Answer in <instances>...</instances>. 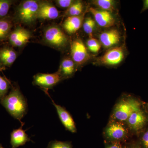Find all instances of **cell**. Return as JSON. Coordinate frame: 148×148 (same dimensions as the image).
Returning a JSON list of instances; mask_svg holds the SVG:
<instances>
[{
	"mask_svg": "<svg viewBox=\"0 0 148 148\" xmlns=\"http://www.w3.org/2000/svg\"><path fill=\"white\" fill-rule=\"evenodd\" d=\"M0 102L9 113L19 121H21L27 114V101L18 87L12 88L9 93Z\"/></svg>",
	"mask_w": 148,
	"mask_h": 148,
	"instance_id": "1",
	"label": "cell"
},
{
	"mask_svg": "<svg viewBox=\"0 0 148 148\" xmlns=\"http://www.w3.org/2000/svg\"><path fill=\"white\" fill-rule=\"evenodd\" d=\"M140 109L141 104L135 98L132 97L122 98L114 108L112 118L114 121L126 122L132 113Z\"/></svg>",
	"mask_w": 148,
	"mask_h": 148,
	"instance_id": "2",
	"label": "cell"
},
{
	"mask_svg": "<svg viewBox=\"0 0 148 148\" xmlns=\"http://www.w3.org/2000/svg\"><path fill=\"white\" fill-rule=\"evenodd\" d=\"M40 2L35 0L24 1L18 5L16 11V18L21 23L32 24L37 19Z\"/></svg>",
	"mask_w": 148,
	"mask_h": 148,
	"instance_id": "3",
	"label": "cell"
},
{
	"mask_svg": "<svg viewBox=\"0 0 148 148\" xmlns=\"http://www.w3.org/2000/svg\"><path fill=\"white\" fill-rule=\"evenodd\" d=\"M45 42L56 48L62 49L67 45L68 38L64 31L58 26L47 27L44 33Z\"/></svg>",
	"mask_w": 148,
	"mask_h": 148,
	"instance_id": "4",
	"label": "cell"
},
{
	"mask_svg": "<svg viewBox=\"0 0 148 148\" xmlns=\"http://www.w3.org/2000/svg\"><path fill=\"white\" fill-rule=\"evenodd\" d=\"M62 79L58 72L52 74L38 73L34 77L33 83L47 93L49 89L52 88Z\"/></svg>",
	"mask_w": 148,
	"mask_h": 148,
	"instance_id": "5",
	"label": "cell"
},
{
	"mask_svg": "<svg viewBox=\"0 0 148 148\" xmlns=\"http://www.w3.org/2000/svg\"><path fill=\"white\" fill-rule=\"evenodd\" d=\"M71 55L75 64L79 66L84 64L90 58L87 47L80 39L72 42L71 45Z\"/></svg>",
	"mask_w": 148,
	"mask_h": 148,
	"instance_id": "6",
	"label": "cell"
},
{
	"mask_svg": "<svg viewBox=\"0 0 148 148\" xmlns=\"http://www.w3.org/2000/svg\"><path fill=\"white\" fill-rule=\"evenodd\" d=\"M123 123L114 121L108 125L104 131L106 138L112 142H119L125 139L127 130Z\"/></svg>",
	"mask_w": 148,
	"mask_h": 148,
	"instance_id": "7",
	"label": "cell"
},
{
	"mask_svg": "<svg viewBox=\"0 0 148 148\" xmlns=\"http://www.w3.org/2000/svg\"><path fill=\"white\" fill-rule=\"evenodd\" d=\"M124 51L122 47H116L109 49L98 58L100 64L106 66H116L120 64L124 58Z\"/></svg>",
	"mask_w": 148,
	"mask_h": 148,
	"instance_id": "8",
	"label": "cell"
},
{
	"mask_svg": "<svg viewBox=\"0 0 148 148\" xmlns=\"http://www.w3.org/2000/svg\"><path fill=\"white\" fill-rule=\"evenodd\" d=\"M89 11L92 14L96 23L103 28L113 27L116 20L112 12L91 7Z\"/></svg>",
	"mask_w": 148,
	"mask_h": 148,
	"instance_id": "9",
	"label": "cell"
},
{
	"mask_svg": "<svg viewBox=\"0 0 148 148\" xmlns=\"http://www.w3.org/2000/svg\"><path fill=\"white\" fill-rule=\"evenodd\" d=\"M32 37L31 33L27 29L17 27L11 32L8 38L11 44L16 47H21L26 45Z\"/></svg>",
	"mask_w": 148,
	"mask_h": 148,
	"instance_id": "10",
	"label": "cell"
},
{
	"mask_svg": "<svg viewBox=\"0 0 148 148\" xmlns=\"http://www.w3.org/2000/svg\"><path fill=\"white\" fill-rule=\"evenodd\" d=\"M121 36L119 31L116 29H111L102 32L99 36L101 44L106 48L116 45L120 41Z\"/></svg>",
	"mask_w": 148,
	"mask_h": 148,
	"instance_id": "11",
	"label": "cell"
},
{
	"mask_svg": "<svg viewBox=\"0 0 148 148\" xmlns=\"http://www.w3.org/2000/svg\"><path fill=\"white\" fill-rule=\"evenodd\" d=\"M147 121L145 114L141 109L132 113L126 122L130 129L134 131H138L145 126Z\"/></svg>",
	"mask_w": 148,
	"mask_h": 148,
	"instance_id": "12",
	"label": "cell"
},
{
	"mask_svg": "<svg viewBox=\"0 0 148 148\" xmlns=\"http://www.w3.org/2000/svg\"><path fill=\"white\" fill-rule=\"evenodd\" d=\"M52 100V102L56 109L59 119L62 124L66 129L72 133L77 132V128L74 120L70 113L65 108L60 105H57Z\"/></svg>",
	"mask_w": 148,
	"mask_h": 148,
	"instance_id": "13",
	"label": "cell"
},
{
	"mask_svg": "<svg viewBox=\"0 0 148 148\" xmlns=\"http://www.w3.org/2000/svg\"><path fill=\"white\" fill-rule=\"evenodd\" d=\"M59 15V11L52 4L47 1L40 2L37 18L52 20L56 19Z\"/></svg>",
	"mask_w": 148,
	"mask_h": 148,
	"instance_id": "14",
	"label": "cell"
},
{
	"mask_svg": "<svg viewBox=\"0 0 148 148\" xmlns=\"http://www.w3.org/2000/svg\"><path fill=\"white\" fill-rule=\"evenodd\" d=\"M83 15L68 16L64 21L63 27L64 30L69 34H73L78 31L83 25Z\"/></svg>",
	"mask_w": 148,
	"mask_h": 148,
	"instance_id": "15",
	"label": "cell"
},
{
	"mask_svg": "<svg viewBox=\"0 0 148 148\" xmlns=\"http://www.w3.org/2000/svg\"><path fill=\"white\" fill-rule=\"evenodd\" d=\"M22 126L18 129L14 130L11 133L10 143L12 148H17L31 141Z\"/></svg>",
	"mask_w": 148,
	"mask_h": 148,
	"instance_id": "16",
	"label": "cell"
},
{
	"mask_svg": "<svg viewBox=\"0 0 148 148\" xmlns=\"http://www.w3.org/2000/svg\"><path fill=\"white\" fill-rule=\"evenodd\" d=\"M17 54L13 49L5 47L0 49V61L3 66L10 67L14 63Z\"/></svg>",
	"mask_w": 148,
	"mask_h": 148,
	"instance_id": "17",
	"label": "cell"
},
{
	"mask_svg": "<svg viewBox=\"0 0 148 148\" xmlns=\"http://www.w3.org/2000/svg\"><path fill=\"white\" fill-rule=\"evenodd\" d=\"M75 69V64L72 58H64L61 62L58 73L62 79L72 76Z\"/></svg>",
	"mask_w": 148,
	"mask_h": 148,
	"instance_id": "18",
	"label": "cell"
},
{
	"mask_svg": "<svg viewBox=\"0 0 148 148\" xmlns=\"http://www.w3.org/2000/svg\"><path fill=\"white\" fill-rule=\"evenodd\" d=\"M12 27V22L8 18H0V40L8 38Z\"/></svg>",
	"mask_w": 148,
	"mask_h": 148,
	"instance_id": "19",
	"label": "cell"
},
{
	"mask_svg": "<svg viewBox=\"0 0 148 148\" xmlns=\"http://www.w3.org/2000/svg\"><path fill=\"white\" fill-rule=\"evenodd\" d=\"M92 3L101 10L112 13L115 10V1L113 0H95L92 1Z\"/></svg>",
	"mask_w": 148,
	"mask_h": 148,
	"instance_id": "20",
	"label": "cell"
},
{
	"mask_svg": "<svg viewBox=\"0 0 148 148\" xmlns=\"http://www.w3.org/2000/svg\"><path fill=\"white\" fill-rule=\"evenodd\" d=\"M84 9V4L81 1H75L66 12V14L68 16H78L82 15Z\"/></svg>",
	"mask_w": 148,
	"mask_h": 148,
	"instance_id": "21",
	"label": "cell"
},
{
	"mask_svg": "<svg viewBox=\"0 0 148 148\" xmlns=\"http://www.w3.org/2000/svg\"><path fill=\"white\" fill-rule=\"evenodd\" d=\"M96 22L91 17L86 18L83 23L84 32L88 35L89 38H93V33L96 26Z\"/></svg>",
	"mask_w": 148,
	"mask_h": 148,
	"instance_id": "22",
	"label": "cell"
},
{
	"mask_svg": "<svg viewBox=\"0 0 148 148\" xmlns=\"http://www.w3.org/2000/svg\"><path fill=\"white\" fill-rule=\"evenodd\" d=\"M10 84L8 80L0 76V101L7 95Z\"/></svg>",
	"mask_w": 148,
	"mask_h": 148,
	"instance_id": "23",
	"label": "cell"
},
{
	"mask_svg": "<svg viewBox=\"0 0 148 148\" xmlns=\"http://www.w3.org/2000/svg\"><path fill=\"white\" fill-rule=\"evenodd\" d=\"M87 48L92 53H96L101 49V44L100 42L95 38H89L86 42Z\"/></svg>",
	"mask_w": 148,
	"mask_h": 148,
	"instance_id": "24",
	"label": "cell"
},
{
	"mask_svg": "<svg viewBox=\"0 0 148 148\" xmlns=\"http://www.w3.org/2000/svg\"><path fill=\"white\" fill-rule=\"evenodd\" d=\"M12 3L10 0H0V18H4L7 15Z\"/></svg>",
	"mask_w": 148,
	"mask_h": 148,
	"instance_id": "25",
	"label": "cell"
},
{
	"mask_svg": "<svg viewBox=\"0 0 148 148\" xmlns=\"http://www.w3.org/2000/svg\"><path fill=\"white\" fill-rule=\"evenodd\" d=\"M47 148H73L71 143L61 141H51L49 144Z\"/></svg>",
	"mask_w": 148,
	"mask_h": 148,
	"instance_id": "26",
	"label": "cell"
},
{
	"mask_svg": "<svg viewBox=\"0 0 148 148\" xmlns=\"http://www.w3.org/2000/svg\"><path fill=\"white\" fill-rule=\"evenodd\" d=\"M75 2V1H73V0H58L56 1V3L57 5L59 7L68 9Z\"/></svg>",
	"mask_w": 148,
	"mask_h": 148,
	"instance_id": "27",
	"label": "cell"
},
{
	"mask_svg": "<svg viewBox=\"0 0 148 148\" xmlns=\"http://www.w3.org/2000/svg\"><path fill=\"white\" fill-rule=\"evenodd\" d=\"M142 142L144 147L146 148H148V130L143 135L142 137Z\"/></svg>",
	"mask_w": 148,
	"mask_h": 148,
	"instance_id": "28",
	"label": "cell"
},
{
	"mask_svg": "<svg viewBox=\"0 0 148 148\" xmlns=\"http://www.w3.org/2000/svg\"><path fill=\"white\" fill-rule=\"evenodd\" d=\"M106 148H123L119 142H113Z\"/></svg>",
	"mask_w": 148,
	"mask_h": 148,
	"instance_id": "29",
	"label": "cell"
},
{
	"mask_svg": "<svg viewBox=\"0 0 148 148\" xmlns=\"http://www.w3.org/2000/svg\"><path fill=\"white\" fill-rule=\"evenodd\" d=\"M147 10H148V0H145L143 1V8L141 10V13Z\"/></svg>",
	"mask_w": 148,
	"mask_h": 148,
	"instance_id": "30",
	"label": "cell"
},
{
	"mask_svg": "<svg viewBox=\"0 0 148 148\" xmlns=\"http://www.w3.org/2000/svg\"><path fill=\"white\" fill-rule=\"evenodd\" d=\"M5 67L3 66L2 64L1 63V61H0V71H3V70H5Z\"/></svg>",
	"mask_w": 148,
	"mask_h": 148,
	"instance_id": "31",
	"label": "cell"
},
{
	"mask_svg": "<svg viewBox=\"0 0 148 148\" xmlns=\"http://www.w3.org/2000/svg\"><path fill=\"white\" fill-rule=\"evenodd\" d=\"M0 148H4L2 147V146L1 145V144H0Z\"/></svg>",
	"mask_w": 148,
	"mask_h": 148,
	"instance_id": "32",
	"label": "cell"
},
{
	"mask_svg": "<svg viewBox=\"0 0 148 148\" xmlns=\"http://www.w3.org/2000/svg\"><path fill=\"white\" fill-rule=\"evenodd\" d=\"M139 148L135 147V148Z\"/></svg>",
	"mask_w": 148,
	"mask_h": 148,
	"instance_id": "33",
	"label": "cell"
}]
</instances>
